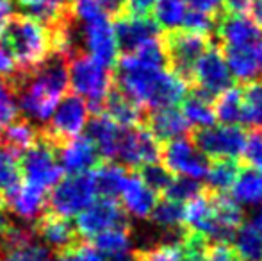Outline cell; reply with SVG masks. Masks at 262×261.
Instances as JSON below:
<instances>
[{
  "label": "cell",
  "mask_w": 262,
  "mask_h": 261,
  "mask_svg": "<svg viewBox=\"0 0 262 261\" xmlns=\"http://www.w3.org/2000/svg\"><path fill=\"white\" fill-rule=\"evenodd\" d=\"M116 86L143 109L177 106L187 95V83L169 68H145L125 56L116 61Z\"/></svg>",
  "instance_id": "1"
},
{
  "label": "cell",
  "mask_w": 262,
  "mask_h": 261,
  "mask_svg": "<svg viewBox=\"0 0 262 261\" xmlns=\"http://www.w3.org/2000/svg\"><path fill=\"white\" fill-rule=\"evenodd\" d=\"M0 49L16 72L29 73L50 54V34L29 14H11L0 29Z\"/></svg>",
  "instance_id": "2"
},
{
  "label": "cell",
  "mask_w": 262,
  "mask_h": 261,
  "mask_svg": "<svg viewBox=\"0 0 262 261\" xmlns=\"http://www.w3.org/2000/svg\"><path fill=\"white\" fill-rule=\"evenodd\" d=\"M68 79L73 93L80 95L86 101L88 109L98 115L102 111L105 95L114 83L111 68L100 65L88 52H82L70 59Z\"/></svg>",
  "instance_id": "3"
},
{
  "label": "cell",
  "mask_w": 262,
  "mask_h": 261,
  "mask_svg": "<svg viewBox=\"0 0 262 261\" xmlns=\"http://www.w3.org/2000/svg\"><path fill=\"white\" fill-rule=\"evenodd\" d=\"M97 197L93 172L72 174L64 179H59L52 186L50 193L45 197L47 213L70 218L80 213L93 198Z\"/></svg>",
  "instance_id": "4"
},
{
  "label": "cell",
  "mask_w": 262,
  "mask_h": 261,
  "mask_svg": "<svg viewBox=\"0 0 262 261\" xmlns=\"http://www.w3.org/2000/svg\"><path fill=\"white\" fill-rule=\"evenodd\" d=\"M88 113L90 109L80 95H64L59 106L54 109L52 116L49 118V126L39 129V136L59 150L70 139H73L84 131L88 124Z\"/></svg>",
  "instance_id": "5"
},
{
  "label": "cell",
  "mask_w": 262,
  "mask_h": 261,
  "mask_svg": "<svg viewBox=\"0 0 262 261\" xmlns=\"http://www.w3.org/2000/svg\"><path fill=\"white\" fill-rule=\"evenodd\" d=\"M162 45L168 59V68L189 84L194 65L212 43H210V36L179 29V31L166 32V36L162 38Z\"/></svg>",
  "instance_id": "6"
},
{
  "label": "cell",
  "mask_w": 262,
  "mask_h": 261,
  "mask_svg": "<svg viewBox=\"0 0 262 261\" xmlns=\"http://www.w3.org/2000/svg\"><path fill=\"white\" fill-rule=\"evenodd\" d=\"M24 183L36 188L50 190L61 179L62 168L57 159V149L38 134V139L20 156Z\"/></svg>",
  "instance_id": "7"
},
{
  "label": "cell",
  "mask_w": 262,
  "mask_h": 261,
  "mask_svg": "<svg viewBox=\"0 0 262 261\" xmlns=\"http://www.w3.org/2000/svg\"><path fill=\"white\" fill-rule=\"evenodd\" d=\"M193 142L202 150L205 157L210 159H237L243 156L246 134L239 126H209L196 129Z\"/></svg>",
  "instance_id": "8"
},
{
  "label": "cell",
  "mask_w": 262,
  "mask_h": 261,
  "mask_svg": "<svg viewBox=\"0 0 262 261\" xmlns=\"http://www.w3.org/2000/svg\"><path fill=\"white\" fill-rule=\"evenodd\" d=\"M123 226H130L128 213L121 208L118 198L105 197H98L97 200L90 202L75 220L77 233L80 234V238H93L105 229Z\"/></svg>",
  "instance_id": "9"
},
{
  "label": "cell",
  "mask_w": 262,
  "mask_h": 261,
  "mask_svg": "<svg viewBox=\"0 0 262 261\" xmlns=\"http://www.w3.org/2000/svg\"><path fill=\"white\" fill-rule=\"evenodd\" d=\"M159 159H162V165L171 174H177L180 177L196 179V181H202L205 177V172L209 167V159L194 145L193 139H187L186 136L166 142L161 149Z\"/></svg>",
  "instance_id": "10"
},
{
  "label": "cell",
  "mask_w": 262,
  "mask_h": 261,
  "mask_svg": "<svg viewBox=\"0 0 262 261\" xmlns=\"http://www.w3.org/2000/svg\"><path fill=\"white\" fill-rule=\"evenodd\" d=\"M232 81H234V77L228 70L221 49L210 45L194 65L189 83L196 86V91L212 98L228 90L232 86Z\"/></svg>",
  "instance_id": "11"
},
{
  "label": "cell",
  "mask_w": 262,
  "mask_h": 261,
  "mask_svg": "<svg viewBox=\"0 0 262 261\" xmlns=\"http://www.w3.org/2000/svg\"><path fill=\"white\" fill-rule=\"evenodd\" d=\"M220 49L262 45V27L248 14L220 13L214 29Z\"/></svg>",
  "instance_id": "12"
},
{
  "label": "cell",
  "mask_w": 262,
  "mask_h": 261,
  "mask_svg": "<svg viewBox=\"0 0 262 261\" xmlns=\"http://www.w3.org/2000/svg\"><path fill=\"white\" fill-rule=\"evenodd\" d=\"M80 24H82V27H80L82 43L88 54L93 59H97L100 65L113 68L118 61V47L109 16L100 14V16L93 18V20L80 22Z\"/></svg>",
  "instance_id": "13"
},
{
  "label": "cell",
  "mask_w": 262,
  "mask_h": 261,
  "mask_svg": "<svg viewBox=\"0 0 262 261\" xmlns=\"http://www.w3.org/2000/svg\"><path fill=\"white\" fill-rule=\"evenodd\" d=\"M161 157V145L146 127L138 126L123 129L116 159L125 165V168H139L146 163H156Z\"/></svg>",
  "instance_id": "14"
},
{
  "label": "cell",
  "mask_w": 262,
  "mask_h": 261,
  "mask_svg": "<svg viewBox=\"0 0 262 261\" xmlns=\"http://www.w3.org/2000/svg\"><path fill=\"white\" fill-rule=\"evenodd\" d=\"M116 47L121 54H132L152 39L161 38V29L156 20L148 16H134V14H123L116 18V24L113 25Z\"/></svg>",
  "instance_id": "15"
},
{
  "label": "cell",
  "mask_w": 262,
  "mask_h": 261,
  "mask_svg": "<svg viewBox=\"0 0 262 261\" xmlns=\"http://www.w3.org/2000/svg\"><path fill=\"white\" fill-rule=\"evenodd\" d=\"M57 159L62 172L68 175L91 172L102 163V157L88 136H75L57 150Z\"/></svg>",
  "instance_id": "16"
},
{
  "label": "cell",
  "mask_w": 262,
  "mask_h": 261,
  "mask_svg": "<svg viewBox=\"0 0 262 261\" xmlns=\"http://www.w3.org/2000/svg\"><path fill=\"white\" fill-rule=\"evenodd\" d=\"M32 231H34L36 236H39L45 244H49L54 249L55 254L84 240L77 233L75 224H72L64 216L52 215V213L47 211L36 220V226Z\"/></svg>",
  "instance_id": "17"
},
{
  "label": "cell",
  "mask_w": 262,
  "mask_h": 261,
  "mask_svg": "<svg viewBox=\"0 0 262 261\" xmlns=\"http://www.w3.org/2000/svg\"><path fill=\"white\" fill-rule=\"evenodd\" d=\"M210 193L214 218H216V238L214 244H230L235 231L245 222V209L227 193Z\"/></svg>",
  "instance_id": "18"
},
{
  "label": "cell",
  "mask_w": 262,
  "mask_h": 261,
  "mask_svg": "<svg viewBox=\"0 0 262 261\" xmlns=\"http://www.w3.org/2000/svg\"><path fill=\"white\" fill-rule=\"evenodd\" d=\"M100 113H104L107 118H111L116 126L123 127V129L143 126V120L146 115L145 109L139 104H136L130 97H127L114 83L109 93L105 95Z\"/></svg>",
  "instance_id": "19"
},
{
  "label": "cell",
  "mask_w": 262,
  "mask_h": 261,
  "mask_svg": "<svg viewBox=\"0 0 262 261\" xmlns=\"http://www.w3.org/2000/svg\"><path fill=\"white\" fill-rule=\"evenodd\" d=\"M143 127H146L150 131V134L159 143L184 138L187 134V131H189V126L184 120L182 113L175 106H171V108L152 109L150 113H146L145 120H143Z\"/></svg>",
  "instance_id": "20"
},
{
  "label": "cell",
  "mask_w": 262,
  "mask_h": 261,
  "mask_svg": "<svg viewBox=\"0 0 262 261\" xmlns=\"http://www.w3.org/2000/svg\"><path fill=\"white\" fill-rule=\"evenodd\" d=\"M232 77L243 84L257 81L262 75V45L221 49Z\"/></svg>",
  "instance_id": "21"
},
{
  "label": "cell",
  "mask_w": 262,
  "mask_h": 261,
  "mask_svg": "<svg viewBox=\"0 0 262 261\" xmlns=\"http://www.w3.org/2000/svg\"><path fill=\"white\" fill-rule=\"evenodd\" d=\"M88 127V138L98 150L102 161L107 159H116L118 149H120L121 134H123V127L116 126L111 118H107L104 113L95 115L90 122L86 124Z\"/></svg>",
  "instance_id": "22"
},
{
  "label": "cell",
  "mask_w": 262,
  "mask_h": 261,
  "mask_svg": "<svg viewBox=\"0 0 262 261\" xmlns=\"http://www.w3.org/2000/svg\"><path fill=\"white\" fill-rule=\"evenodd\" d=\"M120 197L121 208L136 218H150V213L157 202V193L152 192L132 170H128L127 181L121 188Z\"/></svg>",
  "instance_id": "23"
},
{
  "label": "cell",
  "mask_w": 262,
  "mask_h": 261,
  "mask_svg": "<svg viewBox=\"0 0 262 261\" xmlns=\"http://www.w3.org/2000/svg\"><path fill=\"white\" fill-rule=\"evenodd\" d=\"M130 226L111 227L93 236V247L107 261H132Z\"/></svg>",
  "instance_id": "24"
},
{
  "label": "cell",
  "mask_w": 262,
  "mask_h": 261,
  "mask_svg": "<svg viewBox=\"0 0 262 261\" xmlns=\"http://www.w3.org/2000/svg\"><path fill=\"white\" fill-rule=\"evenodd\" d=\"M47 192L31 186L27 183H21L14 192L6 195V206H9L11 211H14L18 216L25 220H34L36 216L41 215L45 208Z\"/></svg>",
  "instance_id": "25"
},
{
  "label": "cell",
  "mask_w": 262,
  "mask_h": 261,
  "mask_svg": "<svg viewBox=\"0 0 262 261\" xmlns=\"http://www.w3.org/2000/svg\"><path fill=\"white\" fill-rule=\"evenodd\" d=\"M230 192V197L241 206L262 208V172L253 167L239 168Z\"/></svg>",
  "instance_id": "26"
},
{
  "label": "cell",
  "mask_w": 262,
  "mask_h": 261,
  "mask_svg": "<svg viewBox=\"0 0 262 261\" xmlns=\"http://www.w3.org/2000/svg\"><path fill=\"white\" fill-rule=\"evenodd\" d=\"M38 134L39 129H36L27 118L16 115L0 131V147L21 156L38 139Z\"/></svg>",
  "instance_id": "27"
},
{
  "label": "cell",
  "mask_w": 262,
  "mask_h": 261,
  "mask_svg": "<svg viewBox=\"0 0 262 261\" xmlns=\"http://www.w3.org/2000/svg\"><path fill=\"white\" fill-rule=\"evenodd\" d=\"M230 244H234L235 256L243 261H262V227L255 220L243 222Z\"/></svg>",
  "instance_id": "28"
},
{
  "label": "cell",
  "mask_w": 262,
  "mask_h": 261,
  "mask_svg": "<svg viewBox=\"0 0 262 261\" xmlns=\"http://www.w3.org/2000/svg\"><path fill=\"white\" fill-rule=\"evenodd\" d=\"M93 181L95 190L98 197L105 198H118L121 193L125 181H127L128 168L121 167L118 163H107L102 161L97 168H93Z\"/></svg>",
  "instance_id": "29"
},
{
  "label": "cell",
  "mask_w": 262,
  "mask_h": 261,
  "mask_svg": "<svg viewBox=\"0 0 262 261\" xmlns=\"http://www.w3.org/2000/svg\"><path fill=\"white\" fill-rule=\"evenodd\" d=\"M180 113H182L187 126L194 127V129H204V127L214 126V122H216L214 106L210 97L200 93L196 90L182 98V109H180Z\"/></svg>",
  "instance_id": "30"
},
{
  "label": "cell",
  "mask_w": 262,
  "mask_h": 261,
  "mask_svg": "<svg viewBox=\"0 0 262 261\" xmlns=\"http://www.w3.org/2000/svg\"><path fill=\"white\" fill-rule=\"evenodd\" d=\"M214 115L221 124L237 126L245 124V108H243V88L230 86L220 93L214 101Z\"/></svg>",
  "instance_id": "31"
},
{
  "label": "cell",
  "mask_w": 262,
  "mask_h": 261,
  "mask_svg": "<svg viewBox=\"0 0 262 261\" xmlns=\"http://www.w3.org/2000/svg\"><path fill=\"white\" fill-rule=\"evenodd\" d=\"M239 163L235 159H212L205 172V190L212 193H227L239 174Z\"/></svg>",
  "instance_id": "32"
},
{
  "label": "cell",
  "mask_w": 262,
  "mask_h": 261,
  "mask_svg": "<svg viewBox=\"0 0 262 261\" xmlns=\"http://www.w3.org/2000/svg\"><path fill=\"white\" fill-rule=\"evenodd\" d=\"M154 226L161 229V233H177V231L186 229L184 226V204L182 202L171 200V198H162L157 200L150 213Z\"/></svg>",
  "instance_id": "33"
},
{
  "label": "cell",
  "mask_w": 262,
  "mask_h": 261,
  "mask_svg": "<svg viewBox=\"0 0 262 261\" xmlns=\"http://www.w3.org/2000/svg\"><path fill=\"white\" fill-rule=\"evenodd\" d=\"M187 11H189V6L186 4V0H156L152 13L159 29L169 32L184 27Z\"/></svg>",
  "instance_id": "34"
},
{
  "label": "cell",
  "mask_w": 262,
  "mask_h": 261,
  "mask_svg": "<svg viewBox=\"0 0 262 261\" xmlns=\"http://www.w3.org/2000/svg\"><path fill=\"white\" fill-rule=\"evenodd\" d=\"M21 183H24V175H21L20 156L0 147V192L2 195H9L18 186H21Z\"/></svg>",
  "instance_id": "35"
},
{
  "label": "cell",
  "mask_w": 262,
  "mask_h": 261,
  "mask_svg": "<svg viewBox=\"0 0 262 261\" xmlns=\"http://www.w3.org/2000/svg\"><path fill=\"white\" fill-rule=\"evenodd\" d=\"M241 88L245 124L253 129H262V81H252Z\"/></svg>",
  "instance_id": "36"
},
{
  "label": "cell",
  "mask_w": 262,
  "mask_h": 261,
  "mask_svg": "<svg viewBox=\"0 0 262 261\" xmlns=\"http://www.w3.org/2000/svg\"><path fill=\"white\" fill-rule=\"evenodd\" d=\"M136 174H138L139 179L156 193H164L173 179L171 172H169L164 165H159L157 161L156 163H146V165H143V167H139Z\"/></svg>",
  "instance_id": "37"
},
{
  "label": "cell",
  "mask_w": 262,
  "mask_h": 261,
  "mask_svg": "<svg viewBox=\"0 0 262 261\" xmlns=\"http://www.w3.org/2000/svg\"><path fill=\"white\" fill-rule=\"evenodd\" d=\"M2 261H52V252L47 245L31 240L6 251Z\"/></svg>",
  "instance_id": "38"
},
{
  "label": "cell",
  "mask_w": 262,
  "mask_h": 261,
  "mask_svg": "<svg viewBox=\"0 0 262 261\" xmlns=\"http://www.w3.org/2000/svg\"><path fill=\"white\" fill-rule=\"evenodd\" d=\"M202 192H204V186L200 185V181L177 175V177L171 179L169 186L166 188L164 195H166V198H171V200L186 204V202H189L191 198L200 195Z\"/></svg>",
  "instance_id": "39"
},
{
  "label": "cell",
  "mask_w": 262,
  "mask_h": 261,
  "mask_svg": "<svg viewBox=\"0 0 262 261\" xmlns=\"http://www.w3.org/2000/svg\"><path fill=\"white\" fill-rule=\"evenodd\" d=\"M132 261H184L179 245L156 244L132 251Z\"/></svg>",
  "instance_id": "40"
},
{
  "label": "cell",
  "mask_w": 262,
  "mask_h": 261,
  "mask_svg": "<svg viewBox=\"0 0 262 261\" xmlns=\"http://www.w3.org/2000/svg\"><path fill=\"white\" fill-rule=\"evenodd\" d=\"M16 115V97L11 77L0 73V127L7 126Z\"/></svg>",
  "instance_id": "41"
},
{
  "label": "cell",
  "mask_w": 262,
  "mask_h": 261,
  "mask_svg": "<svg viewBox=\"0 0 262 261\" xmlns=\"http://www.w3.org/2000/svg\"><path fill=\"white\" fill-rule=\"evenodd\" d=\"M57 261H104V258L93 245L80 240L79 244L57 252Z\"/></svg>",
  "instance_id": "42"
},
{
  "label": "cell",
  "mask_w": 262,
  "mask_h": 261,
  "mask_svg": "<svg viewBox=\"0 0 262 261\" xmlns=\"http://www.w3.org/2000/svg\"><path fill=\"white\" fill-rule=\"evenodd\" d=\"M248 167H253L262 172V129H252L246 136L245 149H243Z\"/></svg>",
  "instance_id": "43"
},
{
  "label": "cell",
  "mask_w": 262,
  "mask_h": 261,
  "mask_svg": "<svg viewBox=\"0 0 262 261\" xmlns=\"http://www.w3.org/2000/svg\"><path fill=\"white\" fill-rule=\"evenodd\" d=\"M202 261H237L234 249L227 244H209Z\"/></svg>",
  "instance_id": "44"
},
{
  "label": "cell",
  "mask_w": 262,
  "mask_h": 261,
  "mask_svg": "<svg viewBox=\"0 0 262 261\" xmlns=\"http://www.w3.org/2000/svg\"><path fill=\"white\" fill-rule=\"evenodd\" d=\"M223 2L225 0H186L189 9L202 11V13L214 14V16L223 13Z\"/></svg>",
  "instance_id": "45"
},
{
  "label": "cell",
  "mask_w": 262,
  "mask_h": 261,
  "mask_svg": "<svg viewBox=\"0 0 262 261\" xmlns=\"http://www.w3.org/2000/svg\"><path fill=\"white\" fill-rule=\"evenodd\" d=\"M95 2L107 16L120 18L127 14V0H95Z\"/></svg>",
  "instance_id": "46"
},
{
  "label": "cell",
  "mask_w": 262,
  "mask_h": 261,
  "mask_svg": "<svg viewBox=\"0 0 262 261\" xmlns=\"http://www.w3.org/2000/svg\"><path fill=\"white\" fill-rule=\"evenodd\" d=\"M156 0H127V13L134 16H148Z\"/></svg>",
  "instance_id": "47"
},
{
  "label": "cell",
  "mask_w": 262,
  "mask_h": 261,
  "mask_svg": "<svg viewBox=\"0 0 262 261\" xmlns=\"http://www.w3.org/2000/svg\"><path fill=\"white\" fill-rule=\"evenodd\" d=\"M250 0H225L223 9L225 13H237V14H246L248 13Z\"/></svg>",
  "instance_id": "48"
},
{
  "label": "cell",
  "mask_w": 262,
  "mask_h": 261,
  "mask_svg": "<svg viewBox=\"0 0 262 261\" xmlns=\"http://www.w3.org/2000/svg\"><path fill=\"white\" fill-rule=\"evenodd\" d=\"M248 11L252 14V18L262 27V0H250Z\"/></svg>",
  "instance_id": "49"
},
{
  "label": "cell",
  "mask_w": 262,
  "mask_h": 261,
  "mask_svg": "<svg viewBox=\"0 0 262 261\" xmlns=\"http://www.w3.org/2000/svg\"><path fill=\"white\" fill-rule=\"evenodd\" d=\"M4 208H6V197H4L2 192H0V211H4Z\"/></svg>",
  "instance_id": "50"
},
{
  "label": "cell",
  "mask_w": 262,
  "mask_h": 261,
  "mask_svg": "<svg viewBox=\"0 0 262 261\" xmlns=\"http://www.w3.org/2000/svg\"><path fill=\"white\" fill-rule=\"evenodd\" d=\"M2 258H4V251H0V261H2Z\"/></svg>",
  "instance_id": "51"
}]
</instances>
